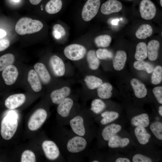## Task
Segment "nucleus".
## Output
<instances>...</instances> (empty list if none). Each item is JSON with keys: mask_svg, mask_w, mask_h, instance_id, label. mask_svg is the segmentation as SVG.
<instances>
[{"mask_svg": "<svg viewBox=\"0 0 162 162\" xmlns=\"http://www.w3.org/2000/svg\"><path fill=\"white\" fill-rule=\"evenodd\" d=\"M28 81L32 89L35 92H38L42 88L39 76L35 70L32 69L28 74Z\"/></svg>", "mask_w": 162, "mask_h": 162, "instance_id": "nucleus-20", "label": "nucleus"}, {"mask_svg": "<svg viewBox=\"0 0 162 162\" xmlns=\"http://www.w3.org/2000/svg\"><path fill=\"white\" fill-rule=\"evenodd\" d=\"M100 0H88L82 12V19L85 21L92 20L97 14L100 5Z\"/></svg>", "mask_w": 162, "mask_h": 162, "instance_id": "nucleus-7", "label": "nucleus"}, {"mask_svg": "<svg viewBox=\"0 0 162 162\" xmlns=\"http://www.w3.org/2000/svg\"><path fill=\"white\" fill-rule=\"evenodd\" d=\"M86 50L81 45L73 44L66 46L64 53L65 56L69 59L77 61L82 58L85 55Z\"/></svg>", "mask_w": 162, "mask_h": 162, "instance_id": "nucleus-8", "label": "nucleus"}, {"mask_svg": "<svg viewBox=\"0 0 162 162\" xmlns=\"http://www.w3.org/2000/svg\"><path fill=\"white\" fill-rule=\"evenodd\" d=\"M17 117L15 113L10 112L2 119L1 122V134L4 139L9 140L14 134L18 125Z\"/></svg>", "mask_w": 162, "mask_h": 162, "instance_id": "nucleus-4", "label": "nucleus"}, {"mask_svg": "<svg viewBox=\"0 0 162 162\" xmlns=\"http://www.w3.org/2000/svg\"><path fill=\"white\" fill-rule=\"evenodd\" d=\"M152 92L158 102L162 104V87L157 86L154 88Z\"/></svg>", "mask_w": 162, "mask_h": 162, "instance_id": "nucleus-41", "label": "nucleus"}, {"mask_svg": "<svg viewBox=\"0 0 162 162\" xmlns=\"http://www.w3.org/2000/svg\"><path fill=\"white\" fill-rule=\"evenodd\" d=\"M159 47V43L156 40H152L148 42L147 50V57L149 60L154 61L157 59L158 57Z\"/></svg>", "mask_w": 162, "mask_h": 162, "instance_id": "nucleus-19", "label": "nucleus"}, {"mask_svg": "<svg viewBox=\"0 0 162 162\" xmlns=\"http://www.w3.org/2000/svg\"><path fill=\"white\" fill-rule=\"evenodd\" d=\"M131 123L135 126L147 127L150 123L148 116L146 113H143L135 116L132 118Z\"/></svg>", "mask_w": 162, "mask_h": 162, "instance_id": "nucleus-27", "label": "nucleus"}, {"mask_svg": "<svg viewBox=\"0 0 162 162\" xmlns=\"http://www.w3.org/2000/svg\"><path fill=\"white\" fill-rule=\"evenodd\" d=\"M70 89L67 86L53 91L50 97L53 103L58 104L64 99L68 97L70 93Z\"/></svg>", "mask_w": 162, "mask_h": 162, "instance_id": "nucleus-15", "label": "nucleus"}, {"mask_svg": "<svg viewBox=\"0 0 162 162\" xmlns=\"http://www.w3.org/2000/svg\"><path fill=\"white\" fill-rule=\"evenodd\" d=\"M133 65L136 69L144 71L148 74L152 73L154 69L152 65L143 60H137L134 62Z\"/></svg>", "mask_w": 162, "mask_h": 162, "instance_id": "nucleus-33", "label": "nucleus"}, {"mask_svg": "<svg viewBox=\"0 0 162 162\" xmlns=\"http://www.w3.org/2000/svg\"><path fill=\"white\" fill-rule=\"evenodd\" d=\"M62 5L61 0H50L46 4L45 9L48 13L54 14L60 11Z\"/></svg>", "mask_w": 162, "mask_h": 162, "instance_id": "nucleus-29", "label": "nucleus"}, {"mask_svg": "<svg viewBox=\"0 0 162 162\" xmlns=\"http://www.w3.org/2000/svg\"><path fill=\"white\" fill-rule=\"evenodd\" d=\"M50 63L54 74L56 76H63L65 72L64 64L62 60L59 57L54 55L50 59Z\"/></svg>", "mask_w": 162, "mask_h": 162, "instance_id": "nucleus-14", "label": "nucleus"}, {"mask_svg": "<svg viewBox=\"0 0 162 162\" xmlns=\"http://www.w3.org/2000/svg\"><path fill=\"white\" fill-rule=\"evenodd\" d=\"M121 129V126L119 124L112 123L107 124L102 129L101 136L104 141L108 142L111 137L120 131Z\"/></svg>", "mask_w": 162, "mask_h": 162, "instance_id": "nucleus-16", "label": "nucleus"}, {"mask_svg": "<svg viewBox=\"0 0 162 162\" xmlns=\"http://www.w3.org/2000/svg\"><path fill=\"white\" fill-rule=\"evenodd\" d=\"M14 3H18L20 2V0H10Z\"/></svg>", "mask_w": 162, "mask_h": 162, "instance_id": "nucleus-49", "label": "nucleus"}, {"mask_svg": "<svg viewBox=\"0 0 162 162\" xmlns=\"http://www.w3.org/2000/svg\"><path fill=\"white\" fill-rule=\"evenodd\" d=\"M162 0H160V4L161 7H162Z\"/></svg>", "mask_w": 162, "mask_h": 162, "instance_id": "nucleus-50", "label": "nucleus"}, {"mask_svg": "<svg viewBox=\"0 0 162 162\" xmlns=\"http://www.w3.org/2000/svg\"><path fill=\"white\" fill-rule=\"evenodd\" d=\"M53 30H55L60 33L62 37L64 36L66 34V32L64 28L60 25L56 24L53 27Z\"/></svg>", "mask_w": 162, "mask_h": 162, "instance_id": "nucleus-43", "label": "nucleus"}, {"mask_svg": "<svg viewBox=\"0 0 162 162\" xmlns=\"http://www.w3.org/2000/svg\"><path fill=\"white\" fill-rule=\"evenodd\" d=\"M43 27V24L39 20H33L28 17H23L17 22L15 30L19 34L24 35L39 32Z\"/></svg>", "mask_w": 162, "mask_h": 162, "instance_id": "nucleus-3", "label": "nucleus"}, {"mask_svg": "<svg viewBox=\"0 0 162 162\" xmlns=\"http://www.w3.org/2000/svg\"><path fill=\"white\" fill-rule=\"evenodd\" d=\"M130 142V140L128 138H122L116 134L108 141V145L112 148H123L127 146Z\"/></svg>", "mask_w": 162, "mask_h": 162, "instance_id": "nucleus-21", "label": "nucleus"}, {"mask_svg": "<svg viewBox=\"0 0 162 162\" xmlns=\"http://www.w3.org/2000/svg\"><path fill=\"white\" fill-rule=\"evenodd\" d=\"M132 162H152V160L151 158L148 157L138 154L134 156L132 158Z\"/></svg>", "mask_w": 162, "mask_h": 162, "instance_id": "nucleus-40", "label": "nucleus"}, {"mask_svg": "<svg viewBox=\"0 0 162 162\" xmlns=\"http://www.w3.org/2000/svg\"><path fill=\"white\" fill-rule=\"evenodd\" d=\"M122 8V4L119 1L108 0L102 4L100 10L103 14L108 15L120 11Z\"/></svg>", "mask_w": 162, "mask_h": 162, "instance_id": "nucleus-11", "label": "nucleus"}, {"mask_svg": "<svg viewBox=\"0 0 162 162\" xmlns=\"http://www.w3.org/2000/svg\"><path fill=\"white\" fill-rule=\"evenodd\" d=\"M112 40L110 36L107 34L98 36L94 39L96 45L98 47H106L110 45Z\"/></svg>", "mask_w": 162, "mask_h": 162, "instance_id": "nucleus-35", "label": "nucleus"}, {"mask_svg": "<svg viewBox=\"0 0 162 162\" xmlns=\"http://www.w3.org/2000/svg\"><path fill=\"white\" fill-rule=\"evenodd\" d=\"M84 81L88 87L92 90L98 88L103 83L101 79L92 75L86 76Z\"/></svg>", "mask_w": 162, "mask_h": 162, "instance_id": "nucleus-32", "label": "nucleus"}, {"mask_svg": "<svg viewBox=\"0 0 162 162\" xmlns=\"http://www.w3.org/2000/svg\"><path fill=\"white\" fill-rule=\"evenodd\" d=\"M6 32L4 30L0 29V39L3 38L6 36Z\"/></svg>", "mask_w": 162, "mask_h": 162, "instance_id": "nucleus-47", "label": "nucleus"}, {"mask_svg": "<svg viewBox=\"0 0 162 162\" xmlns=\"http://www.w3.org/2000/svg\"><path fill=\"white\" fill-rule=\"evenodd\" d=\"M57 112L62 125H68L70 120L79 112L73 110L74 102L69 97H67L58 104Z\"/></svg>", "mask_w": 162, "mask_h": 162, "instance_id": "nucleus-5", "label": "nucleus"}, {"mask_svg": "<svg viewBox=\"0 0 162 162\" xmlns=\"http://www.w3.org/2000/svg\"><path fill=\"white\" fill-rule=\"evenodd\" d=\"M14 56L7 53L0 57V71H2L8 66L12 65L14 61Z\"/></svg>", "mask_w": 162, "mask_h": 162, "instance_id": "nucleus-34", "label": "nucleus"}, {"mask_svg": "<svg viewBox=\"0 0 162 162\" xmlns=\"http://www.w3.org/2000/svg\"><path fill=\"white\" fill-rule=\"evenodd\" d=\"M147 45L143 42L139 43L136 46V51L134 55L137 60H143L147 57Z\"/></svg>", "mask_w": 162, "mask_h": 162, "instance_id": "nucleus-30", "label": "nucleus"}, {"mask_svg": "<svg viewBox=\"0 0 162 162\" xmlns=\"http://www.w3.org/2000/svg\"><path fill=\"white\" fill-rule=\"evenodd\" d=\"M106 107L105 103L101 99H95L91 102L90 111L88 112L92 117L93 114L98 115L104 111Z\"/></svg>", "mask_w": 162, "mask_h": 162, "instance_id": "nucleus-24", "label": "nucleus"}, {"mask_svg": "<svg viewBox=\"0 0 162 162\" xmlns=\"http://www.w3.org/2000/svg\"><path fill=\"white\" fill-rule=\"evenodd\" d=\"M42 147L45 157L50 160H55L60 156L59 148L56 144L52 140L44 141L42 144Z\"/></svg>", "mask_w": 162, "mask_h": 162, "instance_id": "nucleus-9", "label": "nucleus"}, {"mask_svg": "<svg viewBox=\"0 0 162 162\" xmlns=\"http://www.w3.org/2000/svg\"><path fill=\"white\" fill-rule=\"evenodd\" d=\"M127 59L126 52L123 50L118 51L113 61V66L115 70L119 71L124 68Z\"/></svg>", "mask_w": 162, "mask_h": 162, "instance_id": "nucleus-18", "label": "nucleus"}, {"mask_svg": "<svg viewBox=\"0 0 162 162\" xmlns=\"http://www.w3.org/2000/svg\"><path fill=\"white\" fill-rule=\"evenodd\" d=\"M141 17L146 20H151L154 17L156 9L154 3L150 0H142L140 6Z\"/></svg>", "mask_w": 162, "mask_h": 162, "instance_id": "nucleus-10", "label": "nucleus"}, {"mask_svg": "<svg viewBox=\"0 0 162 162\" xmlns=\"http://www.w3.org/2000/svg\"><path fill=\"white\" fill-rule=\"evenodd\" d=\"M150 128L153 134L157 139L162 140V123L159 121L152 122L150 125Z\"/></svg>", "mask_w": 162, "mask_h": 162, "instance_id": "nucleus-36", "label": "nucleus"}, {"mask_svg": "<svg viewBox=\"0 0 162 162\" xmlns=\"http://www.w3.org/2000/svg\"><path fill=\"white\" fill-rule=\"evenodd\" d=\"M21 162H35L36 158L34 153L30 150H26L22 153Z\"/></svg>", "mask_w": 162, "mask_h": 162, "instance_id": "nucleus-38", "label": "nucleus"}, {"mask_svg": "<svg viewBox=\"0 0 162 162\" xmlns=\"http://www.w3.org/2000/svg\"><path fill=\"white\" fill-rule=\"evenodd\" d=\"M9 41L6 39L0 40V52L3 51L7 48L9 46Z\"/></svg>", "mask_w": 162, "mask_h": 162, "instance_id": "nucleus-42", "label": "nucleus"}, {"mask_svg": "<svg viewBox=\"0 0 162 162\" xmlns=\"http://www.w3.org/2000/svg\"><path fill=\"white\" fill-rule=\"evenodd\" d=\"M130 82L136 97L141 98L146 96L147 93V89L140 80L134 78L131 80Z\"/></svg>", "mask_w": 162, "mask_h": 162, "instance_id": "nucleus-17", "label": "nucleus"}, {"mask_svg": "<svg viewBox=\"0 0 162 162\" xmlns=\"http://www.w3.org/2000/svg\"><path fill=\"white\" fill-rule=\"evenodd\" d=\"M153 33L152 27L148 24L141 25L135 33L136 37L140 39H145L150 36Z\"/></svg>", "mask_w": 162, "mask_h": 162, "instance_id": "nucleus-28", "label": "nucleus"}, {"mask_svg": "<svg viewBox=\"0 0 162 162\" xmlns=\"http://www.w3.org/2000/svg\"><path fill=\"white\" fill-rule=\"evenodd\" d=\"M158 112L160 115L161 117L162 116V106H160L159 107Z\"/></svg>", "mask_w": 162, "mask_h": 162, "instance_id": "nucleus-48", "label": "nucleus"}, {"mask_svg": "<svg viewBox=\"0 0 162 162\" xmlns=\"http://www.w3.org/2000/svg\"><path fill=\"white\" fill-rule=\"evenodd\" d=\"M90 142L86 138L75 134L71 130L64 128V153L68 155L69 159L79 158L87 150Z\"/></svg>", "mask_w": 162, "mask_h": 162, "instance_id": "nucleus-1", "label": "nucleus"}, {"mask_svg": "<svg viewBox=\"0 0 162 162\" xmlns=\"http://www.w3.org/2000/svg\"><path fill=\"white\" fill-rule=\"evenodd\" d=\"M34 68L43 83L47 84L50 82L51 80L50 75L43 64L41 63H36L34 66Z\"/></svg>", "mask_w": 162, "mask_h": 162, "instance_id": "nucleus-23", "label": "nucleus"}, {"mask_svg": "<svg viewBox=\"0 0 162 162\" xmlns=\"http://www.w3.org/2000/svg\"><path fill=\"white\" fill-rule=\"evenodd\" d=\"M134 133L139 142L141 144L145 145L149 142L151 136L145 128L136 127L134 129Z\"/></svg>", "mask_w": 162, "mask_h": 162, "instance_id": "nucleus-22", "label": "nucleus"}, {"mask_svg": "<svg viewBox=\"0 0 162 162\" xmlns=\"http://www.w3.org/2000/svg\"><path fill=\"white\" fill-rule=\"evenodd\" d=\"M97 56L100 59H106L112 58L113 56L112 53L105 49H99L96 52Z\"/></svg>", "mask_w": 162, "mask_h": 162, "instance_id": "nucleus-39", "label": "nucleus"}, {"mask_svg": "<svg viewBox=\"0 0 162 162\" xmlns=\"http://www.w3.org/2000/svg\"><path fill=\"white\" fill-rule=\"evenodd\" d=\"M18 75V72L16 67L13 65L6 68L2 73V77L6 84L10 85L16 81Z\"/></svg>", "mask_w": 162, "mask_h": 162, "instance_id": "nucleus-12", "label": "nucleus"}, {"mask_svg": "<svg viewBox=\"0 0 162 162\" xmlns=\"http://www.w3.org/2000/svg\"><path fill=\"white\" fill-rule=\"evenodd\" d=\"M52 34L54 37L56 39H59L62 37L61 34L55 30H53Z\"/></svg>", "mask_w": 162, "mask_h": 162, "instance_id": "nucleus-44", "label": "nucleus"}, {"mask_svg": "<svg viewBox=\"0 0 162 162\" xmlns=\"http://www.w3.org/2000/svg\"><path fill=\"white\" fill-rule=\"evenodd\" d=\"M87 60L89 67L91 69L95 70L98 68L100 61L94 50H91L88 52L87 55Z\"/></svg>", "mask_w": 162, "mask_h": 162, "instance_id": "nucleus-31", "label": "nucleus"}, {"mask_svg": "<svg viewBox=\"0 0 162 162\" xmlns=\"http://www.w3.org/2000/svg\"><path fill=\"white\" fill-rule=\"evenodd\" d=\"M151 77V82L154 85L161 82L162 80V67L160 66H157L153 70Z\"/></svg>", "mask_w": 162, "mask_h": 162, "instance_id": "nucleus-37", "label": "nucleus"}, {"mask_svg": "<svg viewBox=\"0 0 162 162\" xmlns=\"http://www.w3.org/2000/svg\"><path fill=\"white\" fill-rule=\"evenodd\" d=\"M101 118L100 124L103 125H106L117 119L119 115L118 112L112 111H105L100 114Z\"/></svg>", "mask_w": 162, "mask_h": 162, "instance_id": "nucleus-26", "label": "nucleus"}, {"mask_svg": "<svg viewBox=\"0 0 162 162\" xmlns=\"http://www.w3.org/2000/svg\"><path fill=\"white\" fill-rule=\"evenodd\" d=\"M47 113L44 109L37 110L30 117L28 124L29 129L35 131L39 129L47 118Z\"/></svg>", "mask_w": 162, "mask_h": 162, "instance_id": "nucleus-6", "label": "nucleus"}, {"mask_svg": "<svg viewBox=\"0 0 162 162\" xmlns=\"http://www.w3.org/2000/svg\"><path fill=\"white\" fill-rule=\"evenodd\" d=\"M26 97L22 94H16L8 97L5 101V105L8 109H14L22 105L25 102Z\"/></svg>", "mask_w": 162, "mask_h": 162, "instance_id": "nucleus-13", "label": "nucleus"}, {"mask_svg": "<svg viewBox=\"0 0 162 162\" xmlns=\"http://www.w3.org/2000/svg\"><path fill=\"white\" fill-rule=\"evenodd\" d=\"M112 90V87L110 83L106 82L102 84L98 88V96L102 99H109L112 96L111 91Z\"/></svg>", "mask_w": 162, "mask_h": 162, "instance_id": "nucleus-25", "label": "nucleus"}, {"mask_svg": "<svg viewBox=\"0 0 162 162\" xmlns=\"http://www.w3.org/2000/svg\"><path fill=\"white\" fill-rule=\"evenodd\" d=\"M32 4L36 5L38 4L42 0H29Z\"/></svg>", "mask_w": 162, "mask_h": 162, "instance_id": "nucleus-46", "label": "nucleus"}, {"mask_svg": "<svg viewBox=\"0 0 162 162\" xmlns=\"http://www.w3.org/2000/svg\"><path fill=\"white\" fill-rule=\"evenodd\" d=\"M92 118L88 111H80L70 120L68 125L74 134L90 142L93 135Z\"/></svg>", "mask_w": 162, "mask_h": 162, "instance_id": "nucleus-2", "label": "nucleus"}, {"mask_svg": "<svg viewBox=\"0 0 162 162\" xmlns=\"http://www.w3.org/2000/svg\"><path fill=\"white\" fill-rule=\"evenodd\" d=\"M116 162H130V160L128 158H118L115 161Z\"/></svg>", "mask_w": 162, "mask_h": 162, "instance_id": "nucleus-45", "label": "nucleus"}]
</instances>
